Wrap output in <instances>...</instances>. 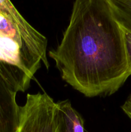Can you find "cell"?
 <instances>
[{"label": "cell", "mask_w": 131, "mask_h": 132, "mask_svg": "<svg viewBox=\"0 0 131 132\" xmlns=\"http://www.w3.org/2000/svg\"><path fill=\"white\" fill-rule=\"evenodd\" d=\"M0 12L7 17L17 28L24 46L41 59L46 69L50 64L46 57L47 39L32 27L8 0H0Z\"/></svg>", "instance_id": "obj_4"}, {"label": "cell", "mask_w": 131, "mask_h": 132, "mask_svg": "<svg viewBox=\"0 0 131 132\" xmlns=\"http://www.w3.org/2000/svg\"><path fill=\"white\" fill-rule=\"evenodd\" d=\"M57 132H84L83 120L68 100L57 103Z\"/></svg>", "instance_id": "obj_5"}, {"label": "cell", "mask_w": 131, "mask_h": 132, "mask_svg": "<svg viewBox=\"0 0 131 132\" xmlns=\"http://www.w3.org/2000/svg\"><path fill=\"white\" fill-rule=\"evenodd\" d=\"M109 3L118 24L131 32V0H109Z\"/></svg>", "instance_id": "obj_6"}, {"label": "cell", "mask_w": 131, "mask_h": 132, "mask_svg": "<svg viewBox=\"0 0 131 132\" xmlns=\"http://www.w3.org/2000/svg\"><path fill=\"white\" fill-rule=\"evenodd\" d=\"M57 103L46 93L27 94L19 107L18 132H57Z\"/></svg>", "instance_id": "obj_3"}, {"label": "cell", "mask_w": 131, "mask_h": 132, "mask_svg": "<svg viewBox=\"0 0 131 132\" xmlns=\"http://www.w3.org/2000/svg\"><path fill=\"white\" fill-rule=\"evenodd\" d=\"M30 80L9 66L0 62V132H18L19 106L18 92L28 89Z\"/></svg>", "instance_id": "obj_2"}, {"label": "cell", "mask_w": 131, "mask_h": 132, "mask_svg": "<svg viewBox=\"0 0 131 132\" xmlns=\"http://www.w3.org/2000/svg\"><path fill=\"white\" fill-rule=\"evenodd\" d=\"M121 109L131 121V94L121 106Z\"/></svg>", "instance_id": "obj_9"}, {"label": "cell", "mask_w": 131, "mask_h": 132, "mask_svg": "<svg viewBox=\"0 0 131 132\" xmlns=\"http://www.w3.org/2000/svg\"><path fill=\"white\" fill-rule=\"evenodd\" d=\"M0 34L3 35V36L8 37L11 38L12 39L14 40L15 42L17 43L18 44L21 45L22 47L23 48L24 50H26L28 52L30 53L32 55H35V56H38L33 54L32 52L30 51L28 49H27L25 46H24L23 43V40H22L21 35L19 34V31H18L17 28L15 27V24L7 18L5 16L4 14L0 12ZM40 58V57H39ZM41 59V58H40Z\"/></svg>", "instance_id": "obj_7"}, {"label": "cell", "mask_w": 131, "mask_h": 132, "mask_svg": "<svg viewBox=\"0 0 131 132\" xmlns=\"http://www.w3.org/2000/svg\"><path fill=\"white\" fill-rule=\"evenodd\" d=\"M121 28L123 30V39H124L127 61H128L130 72L131 73V32L125 28Z\"/></svg>", "instance_id": "obj_8"}, {"label": "cell", "mask_w": 131, "mask_h": 132, "mask_svg": "<svg viewBox=\"0 0 131 132\" xmlns=\"http://www.w3.org/2000/svg\"><path fill=\"white\" fill-rule=\"evenodd\" d=\"M49 55L62 79L87 97L113 95L131 75L109 0L74 1L61 42Z\"/></svg>", "instance_id": "obj_1"}]
</instances>
